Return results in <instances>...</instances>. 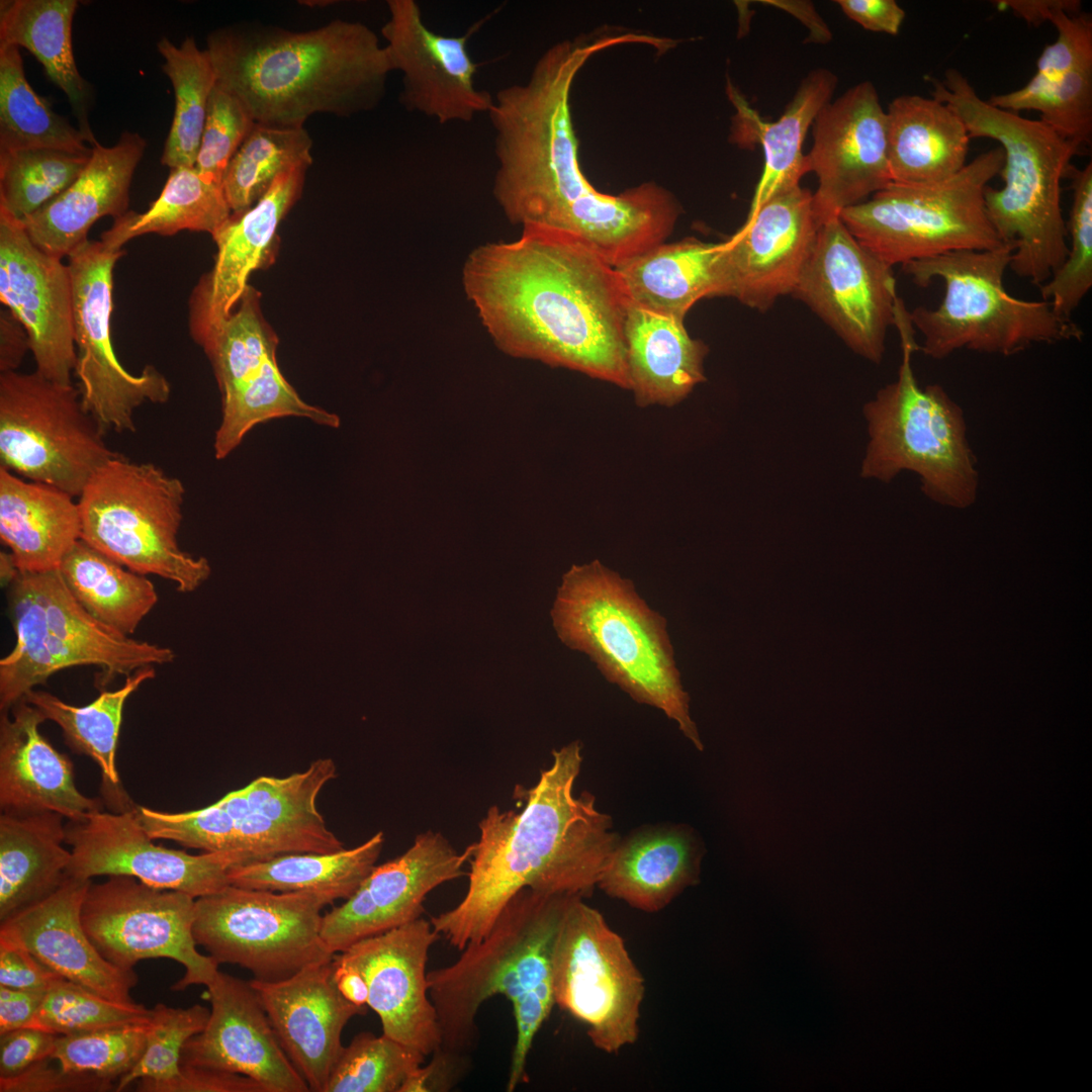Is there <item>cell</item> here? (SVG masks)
I'll return each instance as SVG.
<instances>
[{"label": "cell", "mask_w": 1092, "mask_h": 1092, "mask_svg": "<svg viewBox=\"0 0 1092 1092\" xmlns=\"http://www.w3.org/2000/svg\"><path fill=\"white\" fill-rule=\"evenodd\" d=\"M461 282L482 327L506 355L629 389L628 301L615 268L578 238L523 228L515 241L474 248Z\"/></svg>", "instance_id": "cell-1"}, {"label": "cell", "mask_w": 1092, "mask_h": 1092, "mask_svg": "<svg viewBox=\"0 0 1092 1092\" xmlns=\"http://www.w3.org/2000/svg\"><path fill=\"white\" fill-rule=\"evenodd\" d=\"M582 763L573 741L553 751L552 764L526 792L521 812L492 806L470 844L468 888L452 909L431 918L434 930L454 947L487 935L508 902L521 890L589 897L620 837L595 797L574 795Z\"/></svg>", "instance_id": "cell-2"}, {"label": "cell", "mask_w": 1092, "mask_h": 1092, "mask_svg": "<svg viewBox=\"0 0 1092 1092\" xmlns=\"http://www.w3.org/2000/svg\"><path fill=\"white\" fill-rule=\"evenodd\" d=\"M217 83L256 123L304 127L315 113L370 111L393 71L376 33L359 21L333 19L306 31L242 21L207 36Z\"/></svg>", "instance_id": "cell-3"}, {"label": "cell", "mask_w": 1092, "mask_h": 1092, "mask_svg": "<svg viewBox=\"0 0 1092 1092\" xmlns=\"http://www.w3.org/2000/svg\"><path fill=\"white\" fill-rule=\"evenodd\" d=\"M571 896L521 890L485 937L468 944L453 964L428 972L443 1049L471 1056L479 1040L481 1005L498 994L512 1003L516 1041L508 1092L528 1080L534 1039L555 1005L553 953Z\"/></svg>", "instance_id": "cell-4"}, {"label": "cell", "mask_w": 1092, "mask_h": 1092, "mask_svg": "<svg viewBox=\"0 0 1092 1092\" xmlns=\"http://www.w3.org/2000/svg\"><path fill=\"white\" fill-rule=\"evenodd\" d=\"M932 97L950 107L972 138L997 141L1004 153L1002 188L987 186V215L1003 244H1015L1010 269L1041 286L1068 255L1061 209V181L1080 149L1040 119L1022 117L982 99L969 80L949 68L931 78Z\"/></svg>", "instance_id": "cell-5"}, {"label": "cell", "mask_w": 1092, "mask_h": 1092, "mask_svg": "<svg viewBox=\"0 0 1092 1092\" xmlns=\"http://www.w3.org/2000/svg\"><path fill=\"white\" fill-rule=\"evenodd\" d=\"M551 617L567 647L586 654L607 680L634 701L662 711L703 750L666 621L630 579L598 559L574 564L563 574Z\"/></svg>", "instance_id": "cell-6"}, {"label": "cell", "mask_w": 1092, "mask_h": 1092, "mask_svg": "<svg viewBox=\"0 0 1092 1092\" xmlns=\"http://www.w3.org/2000/svg\"><path fill=\"white\" fill-rule=\"evenodd\" d=\"M893 326L900 335L902 362L897 380L864 406L870 442L861 476L888 482L901 471H913L931 502L967 509L978 497L979 471L964 411L941 385L918 384L911 359L919 346L902 299Z\"/></svg>", "instance_id": "cell-7"}, {"label": "cell", "mask_w": 1092, "mask_h": 1092, "mask_svg": "<svg viewBox=\"0 0 1092 1092\" xmlns=\"http://www.w3.org/2000/svg\"><path fill=\"white\" fill-rule=\"evenodd\" d=\"M1015 244L984 251H956L903 266L912 281L927 287L944 283V296L935 308L918 306L910 312L922 337L919 350L932 359L968 349L1010 356L1033 344L1081 341L1083 330L1057 314L1045 300L1019 299L1007 292L1003 278Z\"/></svg>", "instance_id": "cell-8"}, {"label": "cell", "mask_w": 1092, "mask_h": 1092, "mask_svg": "<svg viewBox=\"0 0 1092 1092\" xmlns=\"http://www.w3.org/2000/svg\"><path fill=\"white\" fill-rule=\"evenodd\" d=\"M13 649L0 660V709L8 711L58 671L96 665V686L128 676L155 664L170 663L175 653L124 636L91 617L75 600L59 569L16 570L5 581Z\"/></svg>", "instance_id": "cell-9"}, {"label": "cell", "mask_w": 1092, "mask_h": 1092, "mask_svg": "<svg viewBox=\"0 0 1092 1092\" xmlns=\"http://www.w3.org/2000/svg\"><path fill=\"white\" fill-rule=\"evenodd\" d=\"M336 777L334 760L320 758L284 778L258 777L202 809L169 813L136 805L133 810L153 839L236 853L244 863L286 853L333 852L344 849V843L329 829L316 801Z\"/></svg>", "instance_id": "cell-10"}, {"label": "cell", "mask_w": 1092, "mask_h": 1092, "mask_svg": "<svg viewBox=\"0 0 1092 1092\" xmlns=\"http://www.w3.org/2000/svg\"><path fill=\"white\" fill-rule=\"evenodd\" d=\"M184 497L179 478L118 454L92 475L78 497L81 539L134 572L193 592L211 569L205 557L179 547Z\"/></svg>", "instance_id": "cell-11"}, {"label": "cell", "mask_w": 1092, "mask_h": 1092, "mask_svg": "<svg viewBox=\"0 0 1092 1092\" xmlns=\"http://www.w3.org/2000/svg\"><path fill=\"white\" fill-rule=\"evenodd\" d=\"M1004 153H982L953 176L926 184L890 183L839 217L852 236L893 267L956 251L1001 246L985 207V189Z\"/></svg>", "instance_id": "cell-12"}, {"label": "cell", "mask_w": 1092, "mask_h": 1092, "mask_svg": "<svg viewBox=\"0 0 1092 1092\" xmlns=\"http://www.w3.org/2000/svg\"><path fill=\"white\" fill-rule=\"evenodd\" d=\"M331 903L315 893L230 884L195 900L193 933L218 965H238L255 980L277 982L333 960L321 933L322 910Z\"/></svg>", "instance_id": "cell-13"}, {"label": "cell", "mask_w": 1092, "mask_h": 1092, "mask_svg": "<svg viewBox=\"0 0 1092 1092\" xmlns=\"http://www.w3.org/2000/svg\"><path fill=\"white\" fill-rule=\"evenodd\" d=\"M104 436L73 384L36 371L0 374V467L79 497L92 475L118 455Z\"/></svg>", "instance_id": "cell-14"}, {"label": "cell", "mask_w": 1092, "mask_h": 1092, "mask_svg": "<svg viewBox=\"0 0 1092 1092\" xmlns=\"http://www.w3.org/2000/svg\"><path fill=\"white\" fill-rule=\"evenodd\" d=\"M553 990L600 1051L616 1054L638 1039L644 979L623 938L579 896L570 897L557 934Z\"/></svg>", "instance_id": "cell-15"}, {"label": "cell", "mask_w": 1092, "mask_h": 1092, "mask_svg": "<svg viewBox=\"0 0 1092 1092\" xmlns=\"http://www.w3.org/2000/svg\"><path fill=\"white\" fill-rule=\"evenodd\" d=\"M124 251L102 241L87 240L68 256L72 281L76 347L74 374L84 410L101 430L134 432L133 414L146 402L165 403L171 393L167 378L153 365L129 373L112 347L113 269Z\"/></svg>", "instance_id": "cell-16"}, {"label": "cell", "mask_w": 1092, "mask_h": 1092, "mask_svg": "<svg viewBox=\"0 0 1092 1092\" xmlns=\"http://www.w3.org/2000/svg\"><path fill=\"white\" fill-rule=\"evenodd\" d=\"M195 900L188 894L148 886L135 878L109 876L91 883L81 909L83 927L100 954L123 970L143 960L170 959L185 968L172 990L208 986L218 964L200 953L193 933Z\"/></svg>", "instance_id": "cell-17"}, {"label": "cell", "mask_w": 1092, "mask_h": 1092, "mask_svg": "<svg viewBox=\"0 0 1092 1092\" xmlns=\"http://www.w3.org/2000/svg\"><path fill=\"white\" fill-rule=\"evenodd\" d=\"M238 309L202 343L221 393L215 458L228 457L260 424L297 417L338 428L337 415L305 402L282 375L277 342L260 314L257 292L246 289Z\"/></svg>", "instance_id": "cell-18"}, {"label": "cell", "mask_w": 1092, "mask_h": 1092, "mask_svg": "<svg viewBox=\"0 0 1092 1092\" xmlns=\"http://www.w3.org/2000/svg\"><path fill=\"white\" fill-rule=\"evenodd\" d=\"M857 354L879 363L899 296L892 267L863 247L839 216L823 222L792 293Z\"/></svg>", "instance_id": "cell-19"}, {"label": "cell", "mask_w": 1092, "mask_h": 1092, "mask_svg": "<svg viewBox=\"0 0 1092 1092\" xmlns=\"http://www.w3.org/2000/svg\"><path fill=\"white\" fill-rule=\"evenodd\" d=\"M820 226L808 189L798 185L775 194L720 243L715 296L765 310L792 294Z\"/></svg>", "instance_id": "cell-20"}, {"label": "cell", "mask_w": 1092, "mask_h": 1092, "mask_svg": "<svg viewBox=\"0 0 1092 1092\" xmlns=\"http://www.w3.org/2000/svg\"><path fill=\"white\" fill-rule=\"evenodd\" d=\"M133 808L117 813L99 810L69 820L66 843L72 846V857L67 877L127 876L198 899L230 885V870L244 863L236 853L190 854L155 844Z\"/></svg>", "instance_id": "cell-21"}, {"label": "cell", "mask_w": 1092, "mask_h": 1092, "mask_svg": "<svg viewBox=\"0 0 1092 1092\" xmlns=\"http://www.w3.org/2000/svg\"><path fill=\"white\" fill-rule=\"evenodd\" d=\"M812 127L806 160L818 178L813 205L822 224L892 183L887 113L874 84L864 81L829 101Z\"/></svg>", "instance_id": "cell-22"}, {"label": "cell", "mask_w": 1092, "mask_h": 1092, "mask_svg": "<svg viewBox=\"0 0 1092 1092\" xmlns=\"http://www.w3.org/2000/svg\"><path fill=\"white\" fill-rule=\"evenodd\" d=\"M0 300L27 332L35 371L51 381L72 384L76 347L68 264L38 249L21 221L2 208Z\"/></svg>", "instance_id": "cell-23"}, {"label": "cell", "mask_w": 1092, "mask_h": 1092, "mask_svg": "<svg viewBox=\"0 0 1092 1092\" xmlns=\"http://www.w3.org/2000/svg\"><path fill=\"white\" fill-rule=\"evenodd\" d=\"M439 938L431 921L420 917L334 954L363 977L367 1006L378 1015L382 1033L425 1057L442 1041L427 973L430 948Z\"/></svg>", "instance_id": "cell-24"}, {"label": "cell", "mask_w": 1092, "mask_h": 1092, "mask_svg": "<svg viewBox=\"0 0 1092 1092\" xmlns=\"http://www.w3.org/2000/svg\"><path fill=\"white\" fill-rule=\"evenodd\" d=\"M388 20L381 28L393 71L402 77L400 103L439 123L469 122L488 113L493 96L477 89V65L463 35H443L423 21L414 0H388Z\"/></svg>", "instance_id": "cell-25"}, {"label": "cell", "mask_w": 1092, "mask_h": 1092, "mask_svg": "<svg viewBox=\"0 0 1092 1092\" xmlns=\"http://www.w3.org/2000/svg\"><path fill=\"white\" fill-rule=\"evenodd\" d=\"M470 845L459 853L440 833L419 834L401 855L375 866L343 904L323 915L322 937L332 953L422 916L427 895L464 875Z\"/></svg>", "instance_id": "cell-26"}, {"label": "cell", "mask_w": 1092, "mask_h": 1092, "mask_svg": "<svg viewBox=\"0 0 1092 1092\" xmlns=\"http://www.w3.org/2000/svg\"><path fill=\"white\" fill-rule=\"evenodd\" d=\"M206 988L210 1014L185 1043L181 1066L242 1075L265 1092L309 1091L250 982L218 971Z\"/></svg>", "instance_id": "cell-27"}, {"label": "cell", "mask_w": 1092, "mask_h": 1092, "mask_svg": "<svg viewBox=\"0 0 1092 1092\" xmlns=\"http://www.w3.org/2000/svg\"><path fill=\"white\" fill-rule=\"evenodd\" d=\"M285 1054L309 1091L325 1092L342 1054V1032L366 1006L349 1001L334 978L333 960L277 982L249 981Z\"/></svg>", "instance_id": "cell-28"}, {"label": "cell", "mask_w": 1092, "mask_h": 1092, "mask_svg": "<svg viewBox=\"0 0 1092 1092\" xmlns=\"http://www.w3.org/2000/svg\"><path fill=\"white\" fill-rule=\"evenodd\" d=\"M307 168L280 174L256 204L232 213L212 235L217 246L214 266L191 301V333L199 345L230 316L250 274L264 265L281 220L301 193Z\"/></svg>", "instance_id": "cell-29"}, {"label": "cell", "mask_w": 1092, "mask_h": 1092, "mask_svg": "<svg viewBox=\"0 0 1092 1092\" xmlns=\"http://www.w3.org/2000/svg\"><path fill=\"white\" fill-rule=\"evenodd\" d=\"M90 885L68 877L55 893L2 921L0 938L24 947L69 981L107 999L134 1003L135 972L106 961L83 927L81 909Z\"/></svg>", "instance_id": "cell-30"}, {"label": "cell", "mask_w": 1092, "mask_h": 1092, "mask_svg": "<svg viewBox=\"0 0 1092 1092\" xmlns=\"http://www.w3.org/2000/svg\"><path fill=\"white\" fill-rule=\"evenodd\" d=\"M47 719L24 699L0 716V806L3 813L56 812L80 820L101 802L77 789L71 759L40 734Z\"/></svg>", "instance_id": "cell-31"}, {"label": "cell", "mask_w": 1092, "mask_h": 1092, "mask_svg": "<svg viewBox=\"0 0 1092 1092\" xmlns=\"http://www.w3.org/2000/svg\"><path fill=\"white\" fill-rule=\"evenodd\" d=\"M146 146L139 133L129 131L112 147L92 146L91 158L80 176L20 220L31 242L46 254L63 259L88 240L90 228L99 218L115 219L126 213L129 187Z\"/></svg>", "instance_id": "cell-32"}, {"label": "cell", "mask_w": 1092, "mask_h": 1092, "mask_svg": "<svg viewBox=\"0 0 1092 1092\" xmlns=\"http://www.w3.org/2000/svg\"><path fill=\"white\" fill-rule=\"evenodd\" d=\"M703 854L689 827H644L620 838L597 886L633 908L658 912L699 883Z\"/></svg>", "instance_id": "cell-33"}, {"label": "cell", "mask_w": 1092, "mask_h": 1092, "mask_svg": "<svg viewBox=\"0 0 1092 1092\" xmlns=\"http://www.w3.org/2000/svg\"><path fill=\"white\" fill-rule=\"evenodd\" d=\"M624 337L629 390L639 406H672L705 381L708 348L689 335L684 320L628 302Z\"/></svg>", "instance_id": "cell-34"}, {"label": "cell", "mask_w": 1092, "mask_h": 1092, "mask_svg": "<svg viewBox=\"0 0 1092 1092\" xmlns=\"http://www.w3.org/2000/svg\"><path fill=\"white\" fill-rule=\"evenodd\" d=\"M0 467V538L18 571L58 569L81 539L78 500Z\"/></svg>", "instance_id": "cell-35"}, {"label": "cell", "mask_w": 1092, "mask_h": 1092, "mask_svg": "<svg viewBox=\"0 0 1092 1092\" xmlns=\"http://www.w3.org/2000/svg\"><path fill=\"white\" fill-rule=\"evenodd\" d=\"M886 113L892 182H938L967 165L970 133L945 103L933 97L901 95L891 101Z\"/></svg>", "instance_id": "cell-36"}, {"label": "cell", "mask_w": 1092, "mask_h": 1092, "mask_svg": "<svg viewBox=\"0 0 1092 1092\" xmlns=\"http://www.w3.org/2000/svg\"><path fill=\"white\" fill-rule=\"evenodd\" d=\"M56 812L0 816V922L55 893L66 881L72 852Z\"/></svg>", "instance_id": "cell-37"}, {"label": "cell", "mask_w": 1092, "mask_h": 1092, "mask_svg": "<svg viewBox=\"0 0 1092 1092\" xmlns=\"http://www.w3.org/2000/svg\"><path fill=\"white\" fill-rule=\"evenodd\" d=\"M720 243L696 238L659 244L615 268L628 302L685 320L700 299L714 297Z\"/></svg>", "instance_id": "cell-38"}, {"label": "cell", "mask_w": 1092, "mask_h": 1092, "mask_svg": "<svg viewBox=\"0 0 1092 1092\" xmlns=\"http://www.w3.org/2000/svg\"><path fill=\"white\" fill-rule=\"evenodd\" d=\"M836 85L837 77L828 69L810 71L776 121H764L744 103L739 105L748 139L760 145L764 159L748 213L775 194L800 185L809 172L803 144L817 114L831 101Z\"/></svg>", "instance_id": "cell-39"}, {"label": "cell", "mask_w": 1092, "mask_h": 1092, "mask_svg": "<svg viewBox=\"0 0 1092 1092\" xmlns=\"http://www.w3.org/2000/svg\"><path fill=\"white\" fill-rule=\"evenodd\" d=\"M76 0H4L0 2V46L22 47L43 66L49 79L67 95L81 130L96 142L87 120L88 86L72 48Z\"/></svg>", "instance_id": "cell-40"}, {"label": "cell", "mask_w": 1092, "mask_h": 1092, "mask_svg": "<svg viewBox=\"0 0 1092 1092\" xmlns=\"http://www.w3.org/2000/svg\"><path fill=\"white\" fill-rule=\"evenodd\" d=\"M383 833L364 843L333 852H294L233 867L231 885L274 892H308L332 903L348 899L370 874L380 855Z\"/></svg>", "instance_id": "cell-41"}, {"label": "cell", "mask_w": 1092, "mask_h": 1092, "mask_svg": "<svg viewBox=\"0 0 1092 1092\" xmlns=\"http://www.w3.org/2000/svg\"><path fill=\"white\" fill-rule=\"evenodd\" d=\"M155 675L154 666L144 667L126 676L118 690H102L93 702L83 707L67 704L48 692L34 689L24 698L47 720L60 726L65 742L73 751L88 755L98 764L105 796L115 801L118 812L134 807L121 788L115 765L123 707L127 698Z\"/></svg>", "instance_id": "cell-42"}, {"label": "cell", "mask_w": 1092, "mask_h": 1092, "mask_svg": "<svg viewBox=\"0 0 1092 1092\" xmlns=\"http://www.w3.org/2000/svg\"><path fill=\"white\" fill-rule=\"evenodd\" d=\"M58 569L80 606L124 636L134 633L159 600L146 575L126 568L82 539L69 550Z\"/></svg>", "instance_id": "cell-43"}, {"label": "cell", "mask_w": 1092, "mask_h": 1092, "mask_svg": "<svg viewBox=\"0 0 1092 1092\" xmlns=\"http://www.w3.org/2000/svg\"><path fill=\"white\" fill-rule=\"evenodd\" d=\"M231 214L221 185L204 179L195 167H177L146 211L128 210L115 218L100 241L120 251L131 239L147 234L172 236L188 230L212 236Z\"/></svg>", "instance_id": "cell-44"}, {"label": "cell", "mask_w": 1092, "mask_h": 1092, "mask_svg": "<svg viewBox=\"0 0 1092 1092\" xmlns=\"http://www.w3.org/2000/svg\"><path fill=\"white\" fill-rule=\"evenodd\" d=\"M97 144L65 117L28 83L19 48L0 46V153L57 149L92 154Z\"/></svg>", "instance_id": "cell-45"}, {"label": "cell", "mask_w": 1092, "mask_h": 1092, "mask_svg": "<svg viewBox=\"0 0 1092 1092\" xmlns=\"http://www.w3.org/2000/svg\"><path fill=\"white\" fill-rule=\"evenodd\" d=\"M157 49L164 59L162 69L172 83L175 97L161 163L171 169L195 167L209 97L217 83L215 69L207 50H200L192 36L179 46L163 37Z\"/></svg>", "instance_id": "cell-46"}, {"label": "cell", "mask_w": 1092, "mask_h": 1092, "mask_svg": "<svg viewBox=\"0 0 1092 1092\" xmlns=\"http://www.w3.org/2000/svg\"><path fill=\"white\" fill-rule=\"evenodd\" d=\"M312 146L304 127L255 123L223 175L222 190L232 213H242L256 204L283 172L309 167Z\"/></svg>", "instance_id": "cell-47"}, {"label": "cell", "mask_w": 1092, "mask_h": 1092, "mask_svg": "<svg viewBox=\"0 0 1092 1092\" xmlns=\"http://www.w3.org/2000/svg\"><path fill=\"white\" fill-rule=\"evenodd\" d=\"M91 155L57 149L0 153V208L24 219L65 191Z\"/></svg>", "instance_id": "cell-48"}, {"label": "cell", "mask_w": 1092, "mask_h": 1092, "mask_svg": "<svg viewBox=\"0 0 1092 1092\" xmlns=\"http://www.w3.org/2000/svg\"><path fill=\"white\" fill-rule=\"evenodd\" d=\"M1073 200L1066 223L1071 239L1064 263L1040 288L1042 300L1062 317L1073 311L1092 287V163L1078 169L1070 166Z\"/></svg>", "instance_id": "cell-49"}, {"label": "cell", "mask_w": 1092, "mask_h": 1092, "mask_svg": "<svg viewBox=\"0 0 1092 1092\" xmlns=\"http://www.w3.org/2000/svg\"><path fill=\"white\" fill-rule=\"evenodd\" d=\"M425 1059L383 1033L362 1031L344 1046L325 1092H399Z\"/></svg>", "instance_id": "cell-50"}, {"label": "cell", "mask_w": 1092, "mask_h": 1092, "mask_svg": "<svg viewBox=\"0 0 1092 1092\" xmlns=\"http://www.w3.org/2000/svg\"><path fill=\"white\" fill-rule=\"evenodd\" d=\"M152 1009L138 1003L107 999L77 983L62 979L53 985L29 1026L56 1035L148 1022Z\"/></svg>", "instance_id": "cell-51"}, {"label": "cell", "mask_w": 1092, "mask_h": 1092, "mask_svg": "<svg viewBox=\"0 0 1092 1092\" xmlns=\"http://www.w3.org/2000/svg\"><path fill=\"white\" fill-rule=\"evenodd\" d=\"M150 1026L151 1019L148 1022L59 1035L52 1059L66 1071L118 1081L142 1058Z\"/></svg>", "instance_id": "cell-52"}, {"label": "cell", "mask_w": 1092, "mask_h": 1092, "mask_svg": "<svg viewBox=\"0 0 1092 1092\" xmlns=\"http://www.w3.org/2000/svg\"><path fill=\"white\" fill-rule=\"evenodd\" d=\"M209 1014L210 1009L200 1004L187 1008L156 1004L145 1052L133 1069L118 1080L115 1090H125L139 1080L164 1082L175 1078L181 1071L185 1043L202 1031Z\"/></svg>", "instance_id": "cell-53"}, {"label": "cell", "mask_w": 1092, "mask_h": 1092, "mask_svg": "<svg viewBox=\"0 0 1092 1092\" xmlns=\"http://www.w3.org/2000/svg\"><path fill=\"white\" fill-rule=\"evenodd\" d=\"M255 120L242 101L216 83L207 113L195 168L206 180L222 186L224 172Z\"/></svg>", "instance_id": "cell-54"}, {"label": "cell", "mask_w": 1092, "mask_h": 1092, "mask_svg": "<svg viewBox=\"0 0 1092 1092\" xmlns=\"http://www.w3.org/2000/svg\"><path fill=\"white\" fill-rule=\"evenodd\" d=\"M51 1060L36 1062L13 1077L0 1078V1092H105L116 1088L113 1082L97 1076L69 1072L59 1064L52 1066Z\"/></svg>", "instance_id": "cell-55"}, {"label": "cell", "mask_w": 1092, "mask_h": 1092, "mask_svg": "<svg viewBox=\"0 0 1092 1092\" xmlns=\"http://www.w3.org/2000/svg\"><path fill=\"white\" fill-rule=\"evenodd\" d=\"M139 1092H265L252 1079L226 1072L181 1066L180 1073L164 1082L136 1081Z\"/></svg>", "instance_id": "cell-56"}, {"label": "cell", "mask_w": 1092, "mask_h": 1092, "mask_svg": "<svg viewBox=\"0 0 1092 1092\" xmlns=\"http://www.w3.org/2000/svg\"><path fill=\"white\" fill-rule=\"evenodd\" d=\"M59 1035L26 1026L0 1034V1078H9L52 1058Z\"/></svg>", "instance_id": "cell-57"}, {"label": "cell", "mask_w": 1092, "mask_h": 1092, "mask_svg": "<svg viewBox=\"0 0 1092 1092\" xmlns=\"http://www.w3.org/2000/svg\"><path fill=\"white\" fill-rule=\"evenodd\" d=\"M62 979L24 947L0 938V986L48 991Z\"/></svg>", "instance_id": "cell-58"}, {"label": "cell", "mask_w": 1092, "mask_h": 1092, "mask_svg": "<svg viewBox=\"0 0 1092 1092\" xmlns=\"http://www.w3.org/2000/svg\"><path fill=\"white\" fill-rule=\"evenodd\" d=\"M470 1055L439 1048L427 1065L422 1064L406 1079L399 1092H448L469 1073Z\"/></svg>", "instance_id": "cell-59"}, {"label": "cell", "mask_w": 1092, "mask_h": 1092, "mask_svg": "<svg viewBox=\"0 0 1092 1092\" xmlns=\"http://www.w3.org/2000/svg\"><path fill=\"white\" fill-rule=\"evenodd\" d=\"M843 13L874 32L896 35L905 18L904 9L895 0H837Z\"/></svg>", "instance_id": "cell-60"}, {"label": "cell", "mask_w": 1092, "mask_h": 1092, "mask_svg": "<svg viewBox=\"0 0 1092 1092\" xmlns=\"http://www.w3.org/2000/svg\"><path fill=\"white\" fill-rule=\"evenodd\" d=\"M46 992L0 986V1034L29 1026Z\"/></svg>", "instance_id": "cell-61"}, {"label": "cell", "mask_w": 1092, "mask_h": 1092, "mask_svg": "<svg viewBox=\"0 0 1092 1092\" xmlns=\"http://www.w3.org/2000/svg\"><path fill=\"white\" fill-rule=\"evenodd\" d=\"M30 351V342L24 327L8 310L0 312V373L17 371Z\"/></svg>", "instance_id": "cell-62"}, {"label": "cell", "mask_w": 1092, "mask_h": 1092, "mask_svg": "<svg viewBox=\"0 0 1092 1092\" xmlns=\"http://www.w3.org/2000/svg\"><path fill=\"white\" fill-rule=\"evenodd\" d=\"M1000 9H1010L1027 23L1039 25L1051 21L1053 14L1060 9L1076 15L1081 13L1079 0H998L992 2Z\"/></svg>", "instance_id": "cell-63"}, {"label": "cell", "mask_w": 1092, "mask_h": 1092, "mask_svg": "<svg viewBox=\"0 0 1092 1092\" xmlns=\"http://www.w3.org/2000/svg\"><path fill=\"white\" fill-rule=\"evenodd\" d=\"M334 978L341 993L352 1003L367 1005V985L358 971L337 963L333 958Z\"/></svg>", "instance_id": "cell-64"}]
</instances>
